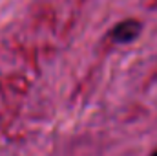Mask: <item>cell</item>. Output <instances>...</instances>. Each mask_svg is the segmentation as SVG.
I'll return each mask as SVG.
<instances>
[{"instance_id": "obj_1", "label": "cell", "mask_w": 157, "mask_h": 156, "mask_svg": "<svg viewBox=\"0 0 157 156\" xmlns=\"http://www.w3.org/2000/svg\"><path fill=\"white\" fill-rule=\"evenodd\" d=\"M139 28H141V24L137 20H133V18L122 20V22H119L117 26L112 30L110 39L113 40V42H119V44L132 42V40L139 35Z\"/></svg>"}, {"instance_id": "obj_2", "label": "cell", "mask_w": 157, "mask_h": 156, "mask_svg": "<svg viewBox=\"0 0 157 156\" xmlns=\"http://www.w3.org/2000/svg\"><path fill=\"white\" fill-rule=\"evenodd\" d=\"M152 156H157V153H154V154H152Z\"/></svg>"}]
</instances>
